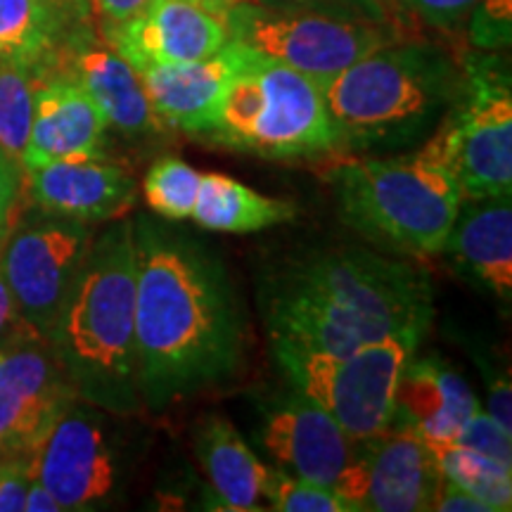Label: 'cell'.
<instances>
[{
    "label": "cell",
    "mask_w": 512,
    "mask_h": 512,
    "mask_svg": "<svg viewBox=\"0 0 512 512\" xmlns=\"http://www.w3.org/2000/svg\"><path fill=\"white\" fill-rule=\"evenodd\" d=\"M399 3L430 27L453 29L465 22V17H470L477 0H399Z\"/></svg>",
    "instance_id": "obj_33"
},
{
    "label": "cell",
    "mask_w": 512,
    "mask_h": 512,
    "mask_svg": "<svg viewBox=\"0 0 512 512\" xmlns=\"http://www.w3.org/2000/svg\"><path fill=\"white\" fill-rule=\"evenodd\" d=\"M230 38L297 69L320 88L373 50L399 41V29L370 19L242 3L226 12Z\"/></svg>",
    "instance_id": "obj_9"
},
{
    "label": "cell",
    "mask_w": 512,
    "mask_h": 512,
    "mask_svg": "<svg viewBox=\"0 0 512 512\" xmlns=\"http://www.w3.org/2000/svg\"><path fill=\"white\" fill-rule=\"evenodd\" d=\"M335 181L344 221L377 245L430 256L446 245L463 192L456 178L418 155L406 159H347Z\"/></svg>",
    "instance_id": "obj_5"
},
{
    "label": "cell",
    "mask_w": 512,
    "mask_h": 512,
    "mask_svg": "<svg viewBox=\"0 0 512 512\" xmlns=\"http://www.w3.org/2000/svg\"><path fill=\"white\" fill-rule=\"evenodd\" d=\"M102 36L136 72L204 60L230 41L226 19L190 0H155L143 15L105 29Z\"/></svg>",
    "instance_id": "obj_14"
},
{
    "label": "cell",
    "mask_w": 512,
    "mask_h": 512,
    "mask_svg": "<svg viewBox=\"0 0 512 512\" xmlns=\"http://www.w3.org/2000/svg\"><path fill=\"white\" fill-rule=\"evenodd\" d=\"M72 76L98 105L107 126L128 136L164 128L152 112L140 74L110 46L79 43L72 55Z\"/></svg>",
    "instance_id": "obj_21"
},
{
    "label": "cell",
    "mask_w": 512,
    "mask_h": 512,
    "mask_svg": "<svg viewBox=\"0 0 512 512\" xmlns=\"http://www.w3.org/2000/svg\"><path fill=\"white\" fill-rule=\"evenodd\" d=\"M76 399L46 339L0 349V453L29 456Z\"/></svg>",
    "instance_id": "obj_13"
},
{
    "label": "cell",
    "mask_w": 512,
    "mask_h": 512,
    "mask_svg": "<svg viewBox=\"0 0 512 512\" xmlns=\"http://www.w3.org/2000/svg\"><path fill=\"white\" fill-rule=\"evenodd\" d=\"M155 0H88L91 10L98 15L102 31L119 27L128 19L143 15Z\"/></svg>",
    "instance_id": "obj_36"
},
{
    "label": "cell",
    "mask_w": 512,
    "mask_h": 512,
    "mask_svg": "<svg viewBox=\"0 0 512 512\" xmlns=\"http://www.w3.org/2000/svg\"><path fill=\"white\" fill-rule=\"evenodd\" d=\"M190 3L200 5V8L214 12V15H219V17H226V12L233 10L235 5L256 3V0H190Z\"/></svg>",
    "instance_id": "obj_40"
},
{
    "label": "cell",
    "mask_w": 512,
    "mask_h": 512,
    "mask_svg": "<svg viewBox=\"0 0 512 512\" xmlns=\"http://www.w3.org/2000/svg\"><path fill=\"white\" fill-rule=\"evenodd\" d=\"M204 138L268 159L335 152V133L318 83L252 48H247L245 62L223 95L219 119Z\"/></svg>",
    "instance_id": "obj_6"
},
{
    "label": "cell",
    "mask_w": 512,
    "mask_h": 512,
    "mask_svg": "<svg viewBox=\"0 0 512 512\" xmlns=\"http://www.w3.org/2000/svg\"><path fill=\"white\" fill-rule=\"evenodd\" d=\"M439 472L486 503L491 512L512 508V465L484 456L456 441L430 444Z\"/></svg>",
    "instance_id": "obj_25"
},
{
    "label": "cell",
    "mask_w": 512,
    "mask_h": 512,
    "mask_svg": "<svg viewBox=\"0 0 512 512\" xmlns=\"http://www.w3.org/2000/svg\"><path fill=\"white\" fill-rule=\"evenodd\" d=\"M64 19L46 0H0V57L29 72L41 67L60 43Z\"/></svg>",
    "instance_id": "obj_24"
},
{
    "label": "cell",
    "mask_w": 512,
    "mask_h": 512,
    "mask_svg": "<svg viewBox=\"0 0 512 512\" xmlns=\"http://www.w3.org/2000/svg\"><path fill=\"white\" fill-rule=\"evenodd\" d=\"M432 510H439V512H491L489 508H486V503H482L477 496H472L470 491H465L463 486L451 482V479H446L444 475H441L437 489H434Z\"/></svg>",
    "instance_id": "obj_35"
},
{
    "label": "cell",
    "mask_w": 512,
    "mask_h": 512,
    "mask_svg": "<svg viewBox=\"0 0 512 512\" xmlns=\"http://www.w3.org/2000/svg\"><path fill=\"white\" fill-rule=\"evenodd\" d=\"M8 233H10V223H8V226H0V249H3L5 238H8Z\"/></svg>",
    "instance_id": "obj_42"
},
{
    "label": "cell",
    "mask_w": 512,
    "mask_h": 512,
    "mask_svg": "<svg viewBox=\"0 0 512 512\" xmlns=\"http://www.w3.org/2000/svg\"><path fill=\"white\" fill-rule=\"evenodd\" d=\"M382 3L392 5V8H401V3H399V0H382Z\"/></svg>",
    "instance_id": "obj_43"
},
{
    "label": "cell",
    "mask_w": 512,
    "mask_h": 512,
    "mask_svg": "<svg viewBox=\"0 0 512 512\" xmlns=\"http://www.w3.org/2000/svg\"><path fill=\"white\" fill-rule=\"evenodd\" d=\"M91 242V223L53 214L5 238L0 268L22 316L43 339L60 320Z\"/></svg>",
    "instance_id": "obj_10"
},
{
    "label": "cell",
    "mask_w": 512,
    "mask_h": 512,
    "mask_svg": "<svg viewBox=\"0 0 512 512\" xmlns=\"http://www.w3.org/2000/svg\"><path fill=\"white\" fill-rule=\"evenodd\" d=\"M245 55L247 46L230 38L219 53L204 60L140 69V81L159 124L190 136H207Z\"/></svg>",
    "instance_id": "obj_15"
},
{
    "label": "cell",
    "mask_w": 512,
    "mask_h": 512,
    "mask_svg": "<svg viewBox=\"0 0 512 512\" xmlns=\"http://www.w3.org/2000/svg\"><path fill=\"white\" fill-rule=\"evenodd\" d=\"M24 169L10 155L0 150V226H8L10 214L22 188Z\"/></svg>",
    "instance_id": "obj_37"
},
{
    "label": "cell",
    "mask_w": 512,
    "mask_h": 512,
    "mask_svg": "<svg viewBox=\"0 0 512 512\" xmlns=\"http://www.w3.org/2000/svg\"><path fill=\"white\" fill-rule=\"evenodd\" d=\"M479 401L463 377L437 358L408 361L396 387L394 420L413 427L427 444L456 441Z\"/></svg>",
    "instance_id": "obj_19"
},
{
    "label": "cell",
    "mask_w": 512,
    "mask_h": 512,
    "mask_svg": "<svg viewBox=\"0 0 512 512\" xmlns=\"http://www.w3.org/2000/svg\"><path fill=\"white\" fill-rule=\"evenodd\" d=\"M261 444L285 472L323 486L335 484L356 453V441L304 394L268 413Z\"/></svg>",
    "instance_id": "obj_18"
},
{
    "label": "cell",
    "mask_w": 512,
    "mask_h": 512,
    "mask_svg": "<svg viewBox=\"0 0 512 512\" xmlns=\"http://www.w3.org/2000/svg\"><path fill=\"white\" fill-rule=\"evenodd\" d=\"M24 510L27 512H62L60 503L55 496L43 486L38 479L31 477L27 486V496H24Z\"/></svg>",
    "instance_id": "obj_39"
},
{
    "label": "cell",
    "mask_w": 512,
    "mask_h": 512,
    "mask_svg": "<svg viewBox=\"0 0 512 512\" xmlns=\"http://www.w3.org/2000/svg\"><path fill=\"white\" fill-rule=\"evenodd\" d=\"M266 501L280 512H354L332 486L306 482L285 470H268Z\"/></svg>",
    "instance_id": "obj_28"
},
{
    "label": "cell",
    "mask_w": 512,
    "mask_h": 512,
    "mask_svg": "<svg viewBox=\"0 0 512 512\" xmlns=\"http://www.w3.org/2000/svg\"><path fill=\"white\" fill-rule=\"evenodd\" d=\"M439 479L430 444L406 422L392 420L377 437L358 441L332 489L354 512H422L432 510Z\"/></svg>",
    "instance_id": "obj_11"
},
{
    "label": "cell",
    "mask_w": 512,
    "mask_h": 512,
    "mask_svg": "<svg viewBox=\"0 0 512 512\" xmlns=\"http://www.w3.org/2000/svg\"><path fill=\"white\" fill-rule=\"evenodd\" d=\"M508 430H503L498 422L484 413L482 408L465 422L463 430L458 432L456 444L484 453V456L501 460L505 465H512V439Z\"/></svg>",
    "instance_id": "obj_30"
},
{
    "label": "cell",
    "mask_w": 512,
    "mask_h": 512,
    "mask_svg": "<svg viewBox=\"0 0 512 512\" xmlns=\"http://www.w3.org/2000/svg\"><path fill=\"white\" fill-rule=\"evenodd\" d=\"M418 344V337L394 335L344 356L309 351L275 358L299 394L318 403L358 444L392 425L396 387Z\"/></svg>",
    "instance_id": "obj_8"
},
{
    "label": "cell",
    "mask_w": 512,
    "mask_h": 512,
    "mask_svg": "<svg viewBox=\"0 0 512 512\" xmlns=\"http://www.w3.org/2000/svg\"><path fill=\"white\" fill-rule=\"evenodd\" d=\"M136 240L119 221L93 238L48 344L76 394L95 408L143 406L136 375Z\"/></svg>",
    "instance_id": "obj_3"
},
{
    "label": "cell",
    "mask_w": 512,
    "mask_h": 512,
    "mask_svg": "<svg viewBox=\"0 0 512 512\" xmlns=\"http://www.w3.org/2000/svg\"><path fill=\"white\" fill-rule=\"evenodd\" d=\"M441 252L496 297L512 294V207L510 197L463 200Z\"/></svg>",
    "instance_id": "obj_20"
},
{
    "label": "cell",
    "mask_w": 512,
    "mask_h": 512,
    "mask_svg": "<svg viewBox=\"0 0 512 512\" xmlns=\"http://www.w3.org/2000/svg\"><path fill=\"white\" fill-rule=\"evenodd\" d=\"M294 204L261 195L226 174H202L190 219L214 233H256L294 221Z\"/></svg>",
    "instance_id": "obj_23"
},
{
    "label": "cell",
    "mask_w": 512,
    "mask_h": 512,
    "mask_svg": "<svg viewBox=\"0 0 512 512\" xmlns=\"http://www.w3.org/2000/svg\"><path fill=\"white\" fill-rule=\"evenodd\" d=\"M43 339L38 330L22 316L19 306L15 302L8 280H5L3 268H0V349L15 347L22 342H36ZM48 342V339H46Z\"/></svg>",
    "instance_id": "obj_32"
},
{
    "label": "cell",
    "mask_w": 512,
    "mask_h": 512,
    "mask_svg": "<svg viewBox=\"0 0 512 512\" xmlns=\"http://www.w3.org/2000/svg\"><path fill=\"white\" fill-rule=\"evenodd\" d=\"M34 119V81L27 67L0 57V150L22 164Z\"/></svg>",
    "instance_id": "obj_26"
},
{
    "label": "cell",
    "mask_w": 512,
    "mask_h": 512,
    "mask_svg": "<svg viewBox=\"0 0 512 512\" xmlns=\"http://www.w3.org/2000/svg\"><path fill=\"white\" fill-rule=\"evenodd\" d=\"M472 15V41L479 48H501L510 41L512 0H477Z\"/></svg>",
    "instance_id": "obj_31"
},
{
    "label": "cell",
    "mask_w": 512,
    "mask_h": 512,
    "mask_svg": "<svg viewBox=\"0 0 512 512\" xmlns=\"http://www.w3.org/2000/svg\"><path fill=\"white\" fill-rule=\"evenodd\" d=\"M264 318L275 354H351L384 337L422 339L432 320L427 275L403 259L339 247L268 275Z\"/></svg>",
    "instance_id": "obj_2"
},
{
    "label": "cell",
    "mask_w": 512,
    "mask_h": 512,
    "mask_svg": "<svg viewBox=\"0 0 512 512\" xmlns=\"http://www.w3.org/2000/svg\"><path fill=\"white\" fill-rule=\"evenodd\" d=\"M256 3L278 10H311L349 19H370V22L396 27L392 5L382 0H256Z\"/></svg>",
    "instance_id": "obj_29"
},
{
    "label": "cell",
    "mask_w": 512,
    "mask_h": 512,
    "mask_svg": "<svg viewBox=\"0 0 512 512\" xmlns=\"http://www.w3.org/2000/svg\"><path fill=\"white\" fill-rule=\"evenodd\" d=\"M41 211L83 223L121 219L138 200V185L124 166L107 159L50 162L24 171Z\"/></svg>",
    "instance_id": "obj_17"
},
{
    "label": "cell",
    "mask_w": 512,
    "mask_h": 512,
    "mask_svg": "<svg viewBox=\"0 0 512 512\" xmlns=\"http://www.w3.org/2000/svg\"><path fill=\"white\" fill-rule=\"evenodd\" d=\"M48 5H53L55 10H60L62 15H86L88 8V0H46Z\"/></svg>",
    "instance_id": "obj_41"
},
{
    "label": "cell",
    "mask_w": 512,
    "mask_h": 512,
    "mask_svg": "<svg viewBox=\"0 0 512 512\" xmlns=\"http://www.w3.org/2000/svg\"><path fill=\"white\" fill-rule=\"evenodd\" d=\"M29 479L27 463L10 460V463L0 465V512L24 510Z\"/></svg>",
    "instance_id": "obj_34"
},
{
    "label": "cell",
    "mask_w": 512,
    "mask_h": 512,
    "mask_svg": "<svg viewBox=\"0 0 512 512\" xmlns=\"http://www.w3.org/2000/svg\"><path fill=\"white\" fill-rule=\"evenodd\" d=\"M195 453L211 489L228 510H261L268 467L254 456L233 422L209 415L195 430Z\"/></svg>",
    "instance_id": "obj_22"
},
{
    "label": "cell",
    "mask_w": 512,
    "mask_h": 512,
    "mask_svg": "<svg viewBox=\"0 0 512 512\" xmlns=\"http://www.w3.org/2000/svg\"><path fill=\"white\" fill-rule=\"evenodd\" d=\"M465 88V67L432 43L392 41L325 83L335 150L406 143L446 112Z\"/></svg>",
    "instance_id": "obj_4"
},
{
    "label": "cell",
    "mask_w": 512,
    "mask_h": 512,
    "mask_svg": "<svg viewBox=\"0 0 512 512\" xmlns=\"http://www.w3.org/2000/svg\"><path fill=\"white\" fill-rule=\"evenodd\" d=\"M486 408L503 430L512 432V387L508 377H498L489 384V396H486Z\"/></svg>",
    "instance_id": "obj_38"
},
{
    "label": "cell",
    "mask_w": 512,
    "mask_h": 512,
    "mask_svg": "<svg viewBox=\"0 0 512 512\" xmlns=\"http://www.w3.org/2000/svg\"><path fill=\"white\" fill-rule=\"evenodd\" d=\"M202 174L181 157H162L150 166L143 181L145 202L166 221H185L195 209Z\"/></svg>",
    "instance_id": "obj_27"
},
{
    "label": "cell",
    "mask_w": 512,
    "mask_h": 512,
    "mask_svg": "<svg viewBox=\"0 0 512 512\" xmlns=\"http://www.w3.org/2000/svg\"><path fill=\"white\" fill-rule=\"evenodd\" d=\"M29 477L41 482L62 510H88L117 486V460L105 418L95 406H72L27 456Z\"/></svg>",
    "instance_id": "obj_12"
},
{
    "label": "cell",
    "mask_w": 512,
    "mask_h": 512,
    "mask_svg": "<svg viewBox=\"0 0 512 512\" xmlns=\"http://www.w3.org/2000/svg\"><path fill=\"white\" fill-rule=\"evenodd\" d=\"M456 178L463 200L510 197L512 95L498 60H472L444 124L418 152Z\"/></svg>",
    "instance_id": "obj_7"
},
{
    "label": "cell",
    "mask_w": 512,
    "mask_h": 512,
    "mask_svg": "<svg viewBox=\"0 0 512 512\" xmlns=\"http://www.w3.org/2000/svg\"><path fill=\"white\" fill-rule=\"evenodd\" d=\"M107 119L72 74L34 83V119L22 155V169L50 162L102 157Z\"/></svg>",
    "instance_id": "obj_16"
},
{
    "label": "cell",
    "mask_w": 512,
    "mask_h": 512,
    "mask_svg": "<svg viewBox=\"0 0 512 512\" xmlns=\"http://www.w3.org/2000/svg\"><path fill=\"white\" fill-rule=\"evenodd\" d=\"M136 240V375L162 413L238 380L247 361L245 306L221 259L190 235L143 219Z\"/></svg>",
    "instance_id": "obj_1"
}]
</instances>
